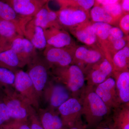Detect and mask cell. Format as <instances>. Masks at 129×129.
<instances>
[{"label":"cell","instance_id":"6da1fadb","mask_svg":"<svg viewBox=\"0 0 129 129\" xmlns=\"http://www.w3.org/2000/svg\"><path fill=\"white\" fill-rule=\"evenodd\" d=\"M79 98L87 128L94 129L110 114L111 110L95 92L93 86H85Z\"/></svg>","mask_w":129,"mask_h":129},{"label":"cell","instance_id":"7a4b0ae2","mask_svg":"<svg viewBox=\"0 0 129 129\" xmlns=\"http://www.w3.org/2000/svg\"><path fill=\"white\" fill-rule=\"evenodd\" d=\"M53 79L65 85L73 97L79 98L85 87V76L81 69L75 64L50 69Z\"/></svg>","mask_w":129,"mask_h":129},{"label":"cell","instance_id":"3957f363","mask_svg":"<svg viewBox=\"0 0 129 129\" xmlns=\"http://www.w3.org/2000/svg\"><path fill=\"white\" fill-rule=\"evenodd\" d=\"M0 98L7 107L12 119L28 120L32 106L14 88L7 87L0 90Z\"/></svg>","mask_w":129,"mask_h":129},{"label":"cell","instance_id":"277c9868","mask_svg":"<svg viewBox=\"0 0 129 129\" xmlns=\"http://www.w3.org/2000/svg\"><path fill=\"white\" fill-rule=\"evenodd\" d=\"M27 72L41 100L44 88L49 80L50 69L44 58L37 56L27 64Z\"/></svg>","mask_w":129,"mask_h":129},{"label":"cell","instance_id":"5b68a950","mask_svg":"<svg viewBox=\"0 0 129 129\" xmlns=\"http://www.w3.org/2000/svg\"><path fill=\"white\" fill-rule=\"evenodd\" d=\"M72 97V93L65 85L52 79L49 80L44 88L42 98L48 104V108L56 111Z\"/></svg>","mask_w":129,"mask_h":129},{"label":"cell","instance_id":"8992f818","mask_svg":"<svg viewBox=\"0 0 129 129\" xmlns=\"http://www.w3.org/2000/svg\"><path fill=\"white\" fill-rule=\"evenodd\" d=\"M106 58L99 49L86 45L77 46L74 51L72 64L81 69L84 73L92 65Z\"/></svg>","mask_w":129,"mask_h":129},{"label":"cell","instance_id":"52a82bcc","mask_svg":"<svg viewBox=\"0 0 129 129\" xmlns=\"http://www.w3.org/2000/svg\"><path fill=\"white\" fill-rule=\"evenodd\" d=\"M14 88L36 111L40 108V99L28 75L20 69L15 73Z\"/></svg>","mask_w":129,"mask_h":129},{"label":"cell","instance_id":"ba28073f","mask_svg":"<svg viewBox=\"0 0 129 129\" xmlns=\"http://www.w3.org/2000/svg\"><path fill=\"white\" fill-rule=\"evenodd\" d=\"M75 47L59 48L47 45L44 50V58L50 69L65 67L72 64L74 49Z\"/></svg>","mask_w":129,"mask_h":129},{"label":"cell","instance_id":"9c48e42d","mask_svg":"<svg viewBox=\"0 0 129 129\" xmlns=\"http://www.w3.org/2000/svg\"><path fill=\"white\" fill-rule=\"evenodd\" d=\"M66 128L82 121V107L79 98L72 97L60 106L56 110Z\"/></svg>","mask_w":129,"mask_h":129},{"label":"cell","instance_id":"30bf717a","mask_svg":"<svg viewBox=\"0 0 129 129\" xmlns=\"http://www.w3.org/2000/svg\"><path fill=\"white\" fill-rule=\"evenodd\" d=\"M56 12L60 25L65 30L90 21L89 13L81 9L68 7Z\"/></svg>","mask_w":129,"mask_h":129},{"label":"cell","instance_id":"8fae6325","mask_svg":"<svg viewBox=\"0 0 129 129\" xmlns=\"http://www.w3.org/2000/svg\"><path fill=\"white\" fill-rule=\"evenodd\" d=\"M113 69L106 58L88 69L84 74L87 85L95 87L112 75Z\"/></svg>","mask_w":129,"mask_h":129},{"label":"cell","instance_id":"7c38bea8","mask_svg":"<svg viewBox=\"0 0 129 129\" xmlns=\"http://www.w3.org/2000/svg\"><path fill=\"white\" fill-rule=\"evenodd\" d=\"M94 88L95 92L111 111L121 105L116 92L115 80L112 75Z\"/></svg>","mask_w":129,"mask_h":129},{"label":"cell","instance_id":"4fadbf2b","mask_svg":"<svg viewBox=\"0 0 129 129\" xmlns=\"http://www.w3.org/2000/svg\"><path fill=\"white\" fill-rule=\"evenodd\" d=\"M17 14L23 17L32 19L42 8L50 1L47 0H5Z\"/></svg>","mask_w":129,"mask_h":129},{"label":"cell","instance_id":"5bb4252c","mask_svg":"<svg viewBox=\"0 0 129 129\" xmlns=\"http://www.w3.org/2000/svg\"><path fill=\"white\" fill-rule=\"evenodd\" d=\"M47 44L56 48H72L76 45L70 34L63 28H51L44 30Z\"/></svg>","mask_w":129,"mask_h":129},{"label":"cell","instance_id":"9a60e30c","mask_svg":"<svg viewBox=\"0 0 129 129\" xmlns=\"http://www.w3.org/2000/svg\"><path fill=\"white\" fill-rule=\"evenodd\" d=\"M11 49L15 52L25 66L38 55L36 48L23 36L15 38L12 42Z\"/></svg>","mask_w":129,"mask_h":129},{"label":"cell","instance_id":"2e32d148","mask_svg":"<svg viewBox=\"0 0 129 129\" xmlns=\"http://www.w3.org/2000/svg\"><path fill=\"white\" fill-rule=\"evenodd\" d=\"M92 23L90 21H88L71 28L69 30L79 41L85 45L100 50L96 36L92 29Z\"/></svg>","mask_w":129,"mask_h":129},{"label":"cell","instance_id":"e0dca14e","mask_svg":"<svg viewBox=\"0 0 129 129\" xmlns=\"http://www.w3.org/2000/svg\"><path fill=\"white\" fill-rule=\"evenodd\" d=\"M46 3L32 18L36 25L44 30L51 28H63L60 25L56 11L49 7Z\"/></svg>","mask_w":129,"mask_h":129},{"label":"cell","instance_id":"ac0fdd59","mask_svg":"<svg viewBox=\"0 0 129 129\" xmlns=\"http://www.w3.org/2000/svg\"><path fill=\"white\" fill-rule=\"evenodd\" d=\"M112 26L108 24L103 23H92V29L96 36L99 48L111 64L112 59L109 52V36Z\"/></svg>","mask_w":129,"mask_h":129},{"label":"cell","instance_id":"d6986e66","mask_svg":"<svg viewBox=\"0 0 129 129\" xmlns=\"http://www.w3.org/2000/svg\"><path fill=\"white\" fill-rule=\"evenodd\" d=\"M24 36L32 43L36 49L43 50L46 47V40L44 29L35 24L32 19L25 24L23 30Z\"/></svg>","mask_w":129,"mask_h":129},{"label":"cell","instance_id":"ffe728a7","mask_svg":"<svg viewBox=\"0 0 129 129\" xmlns=\"http://www.w3.org/2000/svg\"><path fill=\"white\" fill-rule=\"evenodd\" d=\"M115 89L120 105L129 104V70L113 72Z\"/></svg>","mask_w":129,"mask_h":129},{"label":"cell","instance_id":"44dd1931","mask_svg":"<svg viewBox=\"0 0 129 129\" xmlns=\"http://www.w3.org/2000/svg\"><path fill=\"white\" fill-rule=\"evenodd\" d=\"M38 117L44 129H66L56 110L47 108L37 110Z\"/></svg>","mask_w":129,"mask_h":129},{"label":"cell","instance_id":"7402d4cb","mask_svg":"<svg viewBox=\"0 0 129 129\" xmlns=\"http://www.w3.org/2000/svg\"><path fill=\"white\" fill-rule=\"evenodd\" d=\"M25 66L13 50L10 49L0 53V68L9 70L15 74Z\"/></svg>","mask_w":129,"mask_h":129},{"label":"cell","instance_id":"603a6c76","mask_svg":"<svg viewBox=\"0 0 129 129\" xmlns=\"http://www.w3.org/2000/svg\"><path fill=\"white\" fill-rule=\"evenodd\" d=\"M31 19L19 16L4 1H0V20L11 21L16 23L20 26L23 32L25 24Z\"/></svg>","mask_w":129,"mask_h":129},{"label":"cell","instance_id":"cb8c5ba5","mask_svg":"<svg viewBox=\"0 0 129 129\" xmlns=\"http://www.w3.org/2000/svg\"><path fill=\"white\" fill-rule=\"evenodd\" d=\"M113 110L114 128L129 129V104H122Z\"/></svg>","mask_w":129,"mask_h":129},{"label":"cell","instance_id":"d4e9b609","mask_svg":"<svg viewBox=\"0 0 129 129\" xmlns=\"http://www.w3.org/2000/svg\"><path fill=\"white\" fill-rule=\"evenodd\" d=\"M112 64L113 72H121L129 70V44L113 55Z\"/></svg>","mask_w":129,"mask_h":129},{"label":"cell","instance_id":"484cf974","mask_svg":"<svg viewBox=\"0 0 129 129\" xmlns=\"http://www.w3.org/2000/svg\"><path fill=\"white\" fill-rule=\"evenodd\" d=\"M0 36L12 41L18 36H24L23 30L19 25L5 20H0Z\"/></svg>","mask_w":129,"mask_h":129},{"label":"cell","instance_id":"4316f807","mask_svg":"<svg viewBox=\"0 0 129 129\" xmlns=\"http://www.w3.org/2000/svg\"><path fill=\"white\" fill-rule=\"evenodd\" d=\"M90 18L93 23H103L118 27V22L106 10L100 6L94 5L89 12Z\"/></svg>","mask_w":129,"mask_h":129},{"label":"cell","instance_id":"83f0119b","mask_svg":"<svg viewBox=\"0 0 129 129\" xmlns=\"http://www.w3.org/2000/svg\"><path fill=\"white\" fill-rule=\"evenodd\" d=\"M56 2L60 6V9L70 7L81 9L89 13L91 8L94 5V0H59Z\"/></svg>","mask_w":129,"mask_h":129},{"label":"cell","instance_id":"f1b7e54d","mask_svg":"<svg viewBox=\"0 0 129 129\" xmlns=\"http://www.w3.org/2000/svg\"><path fill=\"white\" fill-rule=\"evenodd\" d=\"M15 74L4 68H0V90L9 87L14 88Z\"/></svg>","mask_w":129,"mask_h":129},{"label":"cell","instance_id":"f546056e","mask_svg":"<svg viewBox=\"0 0 129 129\" xmlns=\"http://www.w3.org/2000/svg\"><path fill=\"white\" fill-rule=\"evenodd\" d=\"M100 6L104 8L118 22L119 19L123 14L120 5V1L113 4Z\"/></svg>","mask_w":129,"mask_h":129},{"label":"cell","instance_id":"4dcf8cb0","mask_svg":"<svg viewBox=\"0 0 129 129\" xmlns=\"http://www.w3.org/2000/svg\"><path fill=\"white\" fill-rule=\"evenodd\" d=\"M128 44H129V36L110 42L109 52L112 58L114 54L122 50Z\"/></svg>","mask_w":129,"mask_h":129},{"label":"cell","instance_id":"1f68e13d","mask_svg":"<svg viewBox=\"0 0 129 129\" xmlns=\"http://www.w3.org/2000/svg\"><path fill=\"white\" fill-rule=\"evenodd\" d=\"M28 118V122L30 129H44L42 125L36 110L32 107H30Z\"/></svg>","mask_w":129,"mask_h":129},{"label":"cell","instance_id":"d6a6232c","mask_svg":"<svg viewBox=\"0 0 129 129\" xmlns=\"http://www.w3.org/2000/svg\"><path fill=\"white\" fill-rule=\"evenodd\" d=\"M12 120V119L7 107L0 98V127Z\"/></svg>","mask_w":129,"mask_h":129},{"label":"cell","instance_id":"836d02e7","mask_svg":"<svg viewBox=\"0 0 129 129\" xmlns=\"http://www.w3.org/2000/svg\"><path fill=\"white\" fill-rule=\"evenodd\" d=\"M118 27L126 36H129V13L123 14L118 22Z\"/></svg>","mask_w":129,"mask_h":129},{"label":"cell","instance_id":"e575fe53","mask_svg":"<svg viewBox=\"0 0 129 129\" xmlns=\"http://www.w3.org/2000/svg\"><path fill=\"white\" fill-rule=\"evenodd\" d=\"M7 123L13 129H30L28 120L12 119Z\"/></svg>","mask_w":129,"mask_h":129},{"label":"cell","instance_id":"d590c367","mask_svg":"<svg viewBox=\"0 0 129 129\" xmlns=\"http://www.w3.org/2000/svg\"><path fill=\"white\" fill-rule=\"evenodd\" d=\"M122 30L118 27L112 26L110 30L109 36V42L126 37Z\"/></svg>","mask_w":129,"mask_h":129},{"label":"cell","instance_id":"8d00e7d4","mask_svg":"<svg viewBox=\"0 0 129 129\" xmlns=\"http://www.w3.org/2000/svg\"><path fill=\"white\" fill-rule=\"evenodd\" d=\"M12 41L0 36V53L11 49Z\"/></svg>","mask_w":129,"mask_h":129},{"label":"cell","instance_id":"74e56055","mask_svg":"<svg viewBox=\"0 0 129 129\" xmlns=\"http://www.w3.org/2000/svg\"><path fill=\"white\" fill-rule=\"evenodd\" d=\"M94 129H114L111 119L107 118Z\"/></svg>","mask_w":129,"mask_h":129},{"label":"cell","instance_id":"f35d334b","mask_svg":"<svg viewBox=\"0 0 129 129\" xmlns=\"http://www.w3.org/2000/svg\"><path fill=\"white\" fill-rule=\"evenodd\" d=\"M118 1L117 0H97V1H95L94 5L99 6H106V5L113 4L117 2Z\"/></svg>","mask_w":129,"mask_h":129},{"label":"cell","instance_id":"ab89813d","mask_svg":"<svg viewBox=\"0 0 129 129\" xmlns=\"http://www.w3.org/2000/svg\"><path fill=\"white\" fill-rule=\"evenodd\" d=\"M120 5L122 8L123 14L129 13V0H123L120 1Z\"/></svg>","mask_w":129,"mask_h":129},{"label":"cell","instance_id":"60d3db41","mask_svg":"<svg viewBox=\"0 0 129 129\" xmlns=\"http://www.w3.org/2000/svg\"><path fill=\"white\" fill-rule=\"evenodd\" d=\"M66 129H88L86 125L83 124L82 121L78 122L73 127Z\"/></svg>","mask_w":129,"mask_h":129},{"label":"cell","instance_id":"b9f144b4","mask_svg":"<svg viewBox=\"0 0 129 129\" xmlns=\"http://www.w3.org/2000/svg\"><path fill=\"white\" fill-rule=\"evenodd\" d=\"M0 129H13L10 127L8 124L6 123L3 125L1 127H0Z\"/></svg>","mask_w":129,"mask_h":129},{"label":"cell","instance_id":"7bdbcfd3","mask_svg":"<svg viewBox=\"0 0 129 129\" xmlns=\"http://www.w3.org/2000/svg\"><path fill=\"white\" fill-rule=\"evenodd\" d=\"M113 128H114V127H113Z\"/></svg>","mask_w":129,"mask_h":129}]
</instances>
